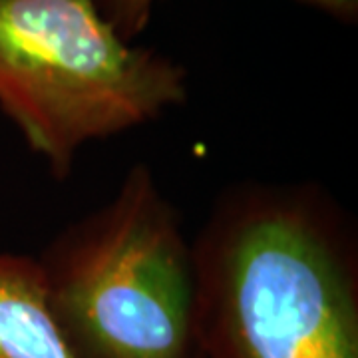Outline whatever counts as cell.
Segmentation results:
<instances>
[{"label":"cell","mask_w":358,"mask_h":358,"mask_svg":"<svg viewBox=\"0 0 358 358\" xmlns=\"http://www.w3.org/2000/svg\"><path fill=\"white\" fill-rule=\"evenodd\" d=\"M185 100V68L131 46L94 0H0V112L54 179L70 178L88 143Z\"/></svg>","instance_id":"3957f363"},{"label":"cell","mask_w":358,"mask_h":358,"mask_svg":"<svg viewBox=\"0 0 358 358\" xmlns=\"http://www.w3.org/2000/svg\"><path fill=\"white\" fill-rule=\"evenodd\" d=\"M299 2L310 4L345 22H355L358 16V0H299ZM94 4L103 18L114 26L115 32L124 40L131 42L150 24L155 0H94Z\"/></svg>","instance_id":"5b68a950"},{"label":"cell","mask_w":358,"mask_h":358,"mask_svg":"<svg viewBox=\"0 0 358 358\" xmlns=\"http://www.w3.org/2000/svg\"><path fill=\"white\" fill-rule=\"evenodd\" d=\"M0 358H76L52 315L36 257L0 253Z\"/></svg>","instance_id":"277c9868"},{"label":"cell","mask_w":358,"mask_h":358,"mask_svg":"<svg viewBox=\"0 0 358 358\" xmlns=\"http://www.w3.org/2000/svg\"><path fill=\"white\" fill-rule=\"evenodd\" d=\"M36 259L76 358H203L193 241L148 164Z\"/></svg>","instance_id":"7a4b0ae2"},{"label":"cell","mask_w":358,"mask_h":358,"mask_svg":"<svg viewBox=\"0 0 358 358\" xmlns=\"http://www.w3.org/2000/svg\"><path fill=\"white\" fill-rule=\"evenodd\" d=\"M203 358H358V239L315 183L227 187L192 239Z\"/></svg>","instance_id":"6da1fadb"}]
</instances>
